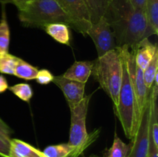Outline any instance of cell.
Here are the masks:
<instances>
[{
  "label": "cell",
  "instance_id": "obj_32",
  "mask_svg": "<svg viewBox=\"0 0 158 157\" xmlns=\"http://www.w3.org/2000/svg\"><path fill=\"white\" fill-rule=\"evenodd\" d=\"M89 157H100V156H97V155H90V156H89Z\"/></svg>",
  "mask_w": 158,
  "mask_h": 157
},
{
  "label": "cell",
  "instance_id": "obj_17",
  "mask_svg": "<svg viewBox=\"0 0 158 157\" xmlns=\"http://www.w3.org/2000/svg\"><path fill=\"white\" fill-rule=\"evenodd\" d=\"M39 69L25 60L19 58L15 65L14 75L16 77L25 80L35 79Z\"/></svg>",
  "mask_w": 158,
  "mask_h": 157
},
{
  "label": "cell",
  "instance_id": "obj_26",
  "mask_svg": "<svg viewBox=\"0 0 158 157\" xmlns=\"http://www.w3.org/2000/svg\"><path fill=\"white\" fill-rule=\"evenodd\" d=\"M12 129L0 118V134L7 139H11V135L12 134Z\"/></svg>",
  "mask_w": 158,
  "mask_h": 157
},
{
  "label": "cell",
  "instance_id": "obj_31",
  "mask_svg": "<svg viewBox=\"0 0 158 157\" xmlns=\"http://www.w3.org/2000/svg\"><path fill=\"white\" fill-rule=\"evenodd\" d=\"M0 3L2 6H4V5L8 4V3H12V2H11V0H0Z\"/></svg>",
  "mask_w": 158,
  "mask_h": 157
},
{
  "label": "cell",
  "instance_id": "obj_1",
  "mask_svg": "<svg viewBox=\"0 0 158 157\" xmlns=\"http://www.w3.org/2000/svg\"><path fill=\"white\" fill-rule=\"evenodd\" d=\"M117 47L127 46L134 50L150 34L143 11L137 9L129 0H112L105 13Z\"/></svg>",
  "mask_w": 158,
  "mask_h": 157
},
{
  "label": "cell",
  "instance_id": "obj_10",
  "mask_svg": "<svg viewBox=\"0 0 158 157\" xmlns=\"http://www.w3.org/2000/svg\"><path fill=\"white\" fill-rule=\"evenodd\" d=\"M52 82L62 90L69 108L75 106L84 98L86 86L84 83L68 79L63 75L54 76Z\"/></svg>",
  "mask_w": 158,
  "mask_h": 157
},
{
  "label": "cell",
  "instance_id": "obj_22",
  "mask_svg": "<svg viewBox=\"0 0 158 157\" xmlns=\"http://www.w3.org/2000/svg\"><path fill=\"white\" fill-rule=\"evenodd\" d=\"M14 95L23 101L29 103L33 95V90L28 83H17L13 86H9V89Z\"/></svg>",
  "mask_w": 158,
  "mask_h": 157
},
{
  "label": "cell",
  "instance_id": "obj_9",
  "mask_svg": "<svg viewBox=\"0 0 158 157\" xmlns=\"http://www.w3.org/2000/svg\"><path fill=\"white\" fill-rule=\"evenodd\" d=\"M151 97L144 107L135 136L131 140V150L128 157H148L149 148V118Z\"/></svg>",
  "mask_w": 158,
  "mask_h": 157
},
{
  "label": "cell",
  "instance_id": "obj_15",
  "mask_svg": "<svg viewBox=\"0 0 158 157\" xmlns=\"http://www.w3.org/2000/svg\"><path fill=\"white\" fill-rule=\"evenodd\" d=\"M145 15L151 35L158 33V0H147Z\"/></svg>",
  "mask_w": 158,
  "mask_h": 157
},
{
  "label": "cell",
  "instance_id": "obj_16",
  "mask_svg": "<svg viewBox=\"0 0 158 157\" xmlns=\"http://www.w3.org/2000/svg\"><path fill=\"white\" fill-rule=\"evenodd\" d=\"M112 0H84L90 14L92 23L104 16Z\"/></svg>",
  "mask_w": 158,
  "mask_h": 157
},
{
  "label": "cell",
  "instance_id": "obj_23",
  "mask_svg": "<svg viewBox=\"0 0 158 157\" xmlns=\"http://www.w3.org/2000/svg\"><path fill=\"white\" fill-rule=\"evenodd\" d=\"M19 57L12 54L4 53L0 55V73L14 75L15 65Z\"/></svg>",
  "mask_w": 158,
  "mask_h": 157
},
{
  "label": "cell",
  "instance_id": "obj_25",
  "mask_svg": "<svg viewBox=\"0 0 158 157\" xmlns=\"http://www.w3.org/2000/svg\"><path fill=\"white\" fill-rule=\"evenodd\" d=\"M10 140L6 139L0 134V156L1 157H9Z\"/></svg>",
  "mask_w": 158,
  "mask_h": 157
},
{
  "label": "cell",
  "instance_id": "obj_7",
  "mask_svg": "<svg viewBox=\"0 0 158 157\" xmlns=\"http://www.w3.org/2000/svg\"><path fill=\"white\" fill-rule=\"evenodd\" d=\"M69 21V26L84 36L92 24L84 0H56Z\"/></svg>",
  "mask_w": 158,
  "mask_h": 157
},
{
  "label": "cell",
  "instance_id": "obj_11",
  "mask_svg": "<svg viewBox=\"0 0 158 157\" xmlns=\"http://www.w3.org/2000/svg\"><path fill=\"white\" fill-rule=\"evenodd\" d=\"M94 62L76 61L64 73L63 76L73 81L86 84L92 75Z\"/></svg>",
  "mask_w": 158,
  "mask_h": 157
},
{
  "label": "cell",
  "instance_id": "obj_30",
  "mask_svg": "<svg viewBox=\"0 0 158 157\" xmlns=\"http://www.w3.org/2000/svg\"><path fill=\"white\" fill-rule=\"evenodd\" d=\"M12 2V4L15 5L17 7L18 10L23 9L25 6H26V3L29 2V0H11Z\"/></svg>",
  "mask_w": 158,
  "mask_h": 157
},
{
  "label": "cell",
  "instance_id": "obj_13",
  "mask_svg": "<svg viewBox=\"0 0 158 157\" xmlns=\"http://www.w3.org/2000/svg\"><path fill=\"white\" fill-rule=\"evenodd\" d=\"M43 152L29 143L18 139H11L9 157H40Z\"/></svg>",
  "mask_w": 158,
  "mask_h": 157
},
{
  "label": "cell",
  "instance_id": "obj_2",
  "mask_svg": "<svg viewBox=\"0 0 158 157\" xmlns=\"http://www.w3.org/2000/svg\"><path fill=\"white\" fill-rule=\"evenodd\" d=\"M92 74L116 106L123 77V61L118 49L109 51L94 62Z\"/></svg>",
  "mask_w": 158,
  "mask_h": 157
},
{
  "label": "cell",
  "instance_id": "obj_19",
  "mask_svg": "<svg viewBox=\"0 0 158 157\" xmlns=\"http://www.w3.org/2000/svg\"><path fill=\"white\" fill-rule=\"evenodd\" d=\"M131 150V145L126 144L117 135L114 134V139L111 147L106 152V157H128Z\"/></svg>",
  "mask_w": 158,
  "mask_h": 157
},
{
  "label": "cell",
  "instance_id": "obj_29",
  "mask_svg": "<svg viewBox=\"0 0 158 157\" xmlns=\"http://www.w3.org/2000/svg\"><path fill=\"white\" fill-rule=\"evenodd\" d=\"M8 89H9V84L6 77L2 75H0V94L6 92Z\"/></svg>",
  "mask_w": 158,
  "mask_h": 157
},
{
  "label": "cell",
  "instance_id": "obj_24",
  "mask_svg": "<svg viewBox=\"0 0 158 157\" xmlns=\"http://www.w3.org/2000/svg\"><path fill=\"white\" fill-rule=\"evenodd\" d=\"M53 78L54 75H52L50 71L43 69L41 70H39L36 77H35V80L39 84L45 86V85H48L52 83Z\"/></svg>",
  "mask_w": 158,
  "mask_h": 157
},
{
  "label": "cell",
  "instance_id": "obj_20",
  "mask_svg": "<svg viewBox=\"0 0 158 157\" xmlns=\"http://www.w3.org/2000/svg\"><path fill=\"white\" fill-rule=\"evenodd\" d=\"M74 150L75 149L67 143L51 145L45 148L43 152L46 157H69Z\"/></svg>",
  "mask_w": 158,
  "mask_h": 157
},
{
  "label": "cell",
  "instance_id": "obj_14",
  "mask_svg": "<svg viewBox=\"0 0 158 157\" xmlns=\"http://www.w3.org/2000/svg\"><path fill=\"white\" fill-rule=\"evenodd\" d=\"M43 30L57 42L70 46V32L69 26L66 23H50L45 26Z\"/></svg>",
  "mask_w": 158,
  "mask_h": 157
},
{
  "label": "cell",
  "instance_id": "obj_8",
  "mask_svg": "<svg viewBox=\"0 0 158 157\" xmlns=\"http://www.w3.org/2000/svg\"><path fill=\"white\" fill-rule=\"evenodd\" d=\"M86 35L92 38L98 57L117 48L112 29L104 16L91 24L86 32Z\"/></svg>",
  "mask_w": 158,
  "mask_h": 157
},
{
  "label": "cell",
  "instance_id": "obj_6",
  "mask_svg": "<svg viewBox=\"0 0 158 157\" xmlns=\"http://www.w3.org/2000/svg\"><path fill=\"white\" fill-rule=\"evenodd\" d=\"M130 75L131 83L134 88V94L137 99L139 112L142 115L144 107L148 103L149 99L151 89L147 87L144 83L143 75V70L137 65L135 61L134 52L127 46L117 47Z\"/></svg>",
  "mask_w": 158,
  "mask_h": 157
},
{
  "label": "cell",
  "instance_id": "obj_18",
  "mask_svg": "<svg viewBox=\"0 0 158 157\" xmlns=\"http://www.w3.org/2000/svg\"><path fill=\"white\" fill-rule=\"evenodd\" d=\"M10 43V29L8 23L6 14L4 8L2 12V18L0 20V55L9 52Z\"/></svg>",
  "mask_w": 158,
  "mask_h": 157
},
{
  "label": "cell",
  "instance_id": "obj_3",
  "mask_svg": "<svg viewBox=\"0 0 158 157\" xmlns=\"http://www.w3.org/2000/svg\"><path fill=\"white\" fill-rule=\"evenodd\" d=\"M122 61L123 77L119 92L118 103L117 106H114V112L120 120L126 137L132 140L137 132L141 115L139 112L134 88L123 58Z\"/></svg>",
  "mask_w": 158,
  "mask_h": 157
},
{
  "label": "cell",
  "instance_id": "obj_5",
  "mask_svg": "<svg viewBox=\"0 0 158 157\" xmlns=\"http://www.w3.org/2000/svg\"><path fill=\"white\" fill-rule=\"evenodd\" d=\"M91 95H85L80 103L70 109V129L69 143L75 149L69 157H77L86 148L94 143L100 134V129H95L90 135L86 130V116Z\"/></svg>",
  "mask_w": 158,
  "mask_h": 157
},
{
  "label": "cell",
  "instance_id": "obj_12",
  "mask_svg": "<svg viewBox=\"0 0 158 157\" xmlns=\"http://www.w3.org/2000/svg\"><path fill=\"white\" fill-rule=\"evenodd\" d=\"M157 49V44H153L148 38H145L132 50L135 57L136 63L142 70L143 71L146 69Z\"/></svg>",
  "mask_w": 158,
  "mask_h": 157
},
{
  "label": "cell",
  "instance_id": "obj_34",
  "mask_svg": "<svg viewBox=\"0 0 158 157\" xmlns=\"http://www.w3.org/2000/svg\"><path fill=\"white\" fill-rule=\"evenodd\" d=\"M29 1H33V0H29Z\"/></svg>",
  "mask_w": 158,
  "mask_h": 157
},
{
  "label": "cell",
  "instance_id": "obj_28",
  "mask_svg": "<svg viewBox=\"0 0 158 157\" xmlns=\"http://www.w3.org/2000/svg\"><path fill=\"white\" fill-rule=\"evenodd\" d=\"M130 2L137 9L143 11L145 12L147 0H129Z\"/></svg>",
  "mask_w": 158,
  "mask_h": 157
},
{
  "label": "cell",
  "instance_id": "obj_33",
  "mask_svg": "<svg viewBox=\"0 0 158 157\" xmlns=\"http://www.w3.org/2000/svg\"><path fill=\"white\" fill-rule=\"evenodd\" d=\"M40 157H46V156H45L44 154H43V155H42V156H40Z\"/></svg>",
  "mask_w": 158,
  "mask_h": 157
},
{
  "label": "cell",
  "instance_id": "obj_21",
  "mask_svg": "<svg viewBox=\"0 0 158 157\" xmlns=\"http://www.w3.org/2000/svg\"><path fill=\"white\" fill-rule=\"evenodd\" d=\"M158 69V49L153 56L152 59L149 62L146 69L143 71V79L148 89H151L154 84V79L157 76Z\"/></svg>",
  "mask_w": 158,
  "mask_h": 157
},
{
  "label": "cell",
  "instance_id": "obj_27",
  "mask_svg": "<svg viewBox=\"0 0 158 157\" xmlns=\"http://www.w3.org/2000/svg\"><path fill=\"white\" fill-rule=\"evenodd\" d=\"M148 157H158V147L153 143L152 139L149 135V148H148Z\"/></svg>",
  "mask_w": 158,
  "mask_h": 157
},
{
  "label": "cell",
  "instance_id": "obj_4",
  "mask_svg": "<svg viewBox=\"0 0 158 157\" xmlns=\"http://www.w3.org/2000/svg\"><path fill=\"white\" fill-rule=\"evenodd\" d=\"M19 18L26 27L40 28L54 22H64L69 26V21L56 0H33L28 2L19 10Z\"/></svg>",
  "mask_w": 158,
  "mask_h": 157
}]
</instances>
